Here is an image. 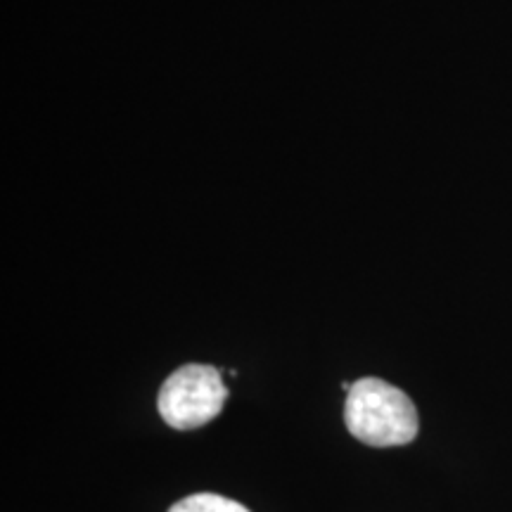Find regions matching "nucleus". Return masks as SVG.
<instances>
[{
    "label": "nucleus",
    "instance_id": "1",
    "mask_svg": "<svg viewBox=\"0 0 512 512\" xmlns=\"http://www.w3.org/2000/svg\"><path fill=\"white\" fill-rule=\"evenodd\" d=\"M347 394L344 422L351 437L375 448L411 444L418 437V408L399 387L380 377H361Z\"/></svg>",
    "mask_w": 512,
    "mask_h": 512
},
{
    "label": "nucleus",
    "instance_id": "2",
    "mask_svg": "<svg viewBox=\"0 0 512 512\" xmlns=\"http://www.w3.org/2000/svg\"><path fill=\"white\" fill-rule=\"evenodd\" d=\"M228 399L223 373L204 363H188L166 377L157 396V411L174 430L188 432L219 418Z\"/></svg>",
    "mask_w": 512,
    "mask_h": 512
},
{
    "label": "nucleus",
    "instance_id": "3",
    "mask_svg": "<svg viewBox=\"0 0 512 512\" xmlns=\"http://www.w3.org/2000/svg\"><path fill=\"white\" fill-rule=\"evenodd\" d=\"M169 512H249L245 505L219 494H192L174 503Z\"/></svg>",
    "mask_w": 512,
    "mask_h": 512
}]
</instances>
